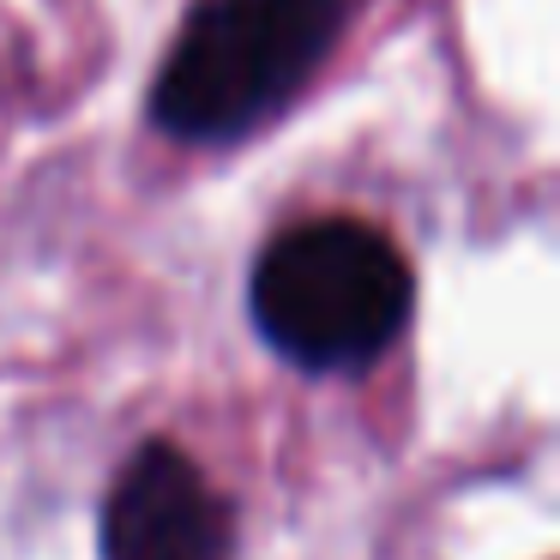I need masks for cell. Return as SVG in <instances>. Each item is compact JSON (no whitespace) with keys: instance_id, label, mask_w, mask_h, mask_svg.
I'll use <instances>...</instances> for the list:
<instances>
[{"instance_id":"6da1fadb","label":"cell","mask_w":560,"mask_h":560,"mask_svg":"<svg viewBox=\"0 0 560 560\" xmlns=\"http://www.w3.org/2000/svg\"><path fill=\"white\" fill-rule=\"evenodd\" d=\"M355 0H199L151 85V121L187 145H223L271 115L319 73Z\"/></svg>"},{"instance_id":"7a4b0ae2","label":"cell","mask_w":560,"mask_h":560,"mask_svg":"<svg viewBox=\"0 0 560 560\" xmlns=\"http://www.w3.org/2000/svg\"><path fill=\"white\" fill-rule=\"evenodd\" d=\"M254 326L302 374H355L410 326L416 278L398 242L362 218H314L283 230L247 283Z\"/></svg>"},{"instance_id":"3957f363","label":"cell","mask_w":560,"mask_h":560,"mask_svg":"<svg viewBox=\"0 0 560 560\" xmlns=\"http://www.w3.org/2000/svg\"><path fill=\"white\" fill-rule=\"evenodd\" d=\"M103 560H235L230 500L170 440H145L103 500Z\"/></svg>"}]
</instances>
